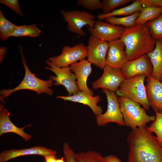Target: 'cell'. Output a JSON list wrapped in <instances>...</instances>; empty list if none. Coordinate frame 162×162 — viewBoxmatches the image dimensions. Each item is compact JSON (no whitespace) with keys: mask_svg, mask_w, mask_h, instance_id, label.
<instances>
[{"mask_svg":"<svg viewBox=\"0 0 162 162\" xmlns=\"http://www.w3.org/2000/svg\"><path fill=\"white\" fill-rule=\"evenodd\" d=\"M92 64L87 60H82L70 65L71 71L75 75L76 84L79 90L87 94L94 96V93L88 87L87 81L92 71Z\"/></svg>","mask_w":162,"mask_h":162,"instance_id":"15","label":"cell"},{"mask_svg":"<svg viewBox=\"0 0 162 162\" xmlns=\"http://www.w3.org/2000/svg\"><path fill=\"white\" fill-rule=\"evenodd\" d=\"M17 26L5 18L2 11L0 10V38L4 40L11 37Z\"/></svg>","mask_w":162,"mask_h":162,"instance_id":"25","label":"cell"},{"mask_svg":"<svg viewBox=\"0 0 162 162\" xmlns=\"http://www.w3.org/2000/svg\"><path fill=\"white\" fill-rule=\"evenodd\" d=\"M103 70L101 76L93 82V88L105 89L116 92L125 79L121 69L106 65Z\"/></svg>","mask_w":162,"mask_h":162,"instance_id":"11","label":"cell"},{"mask_svg":"<svg viewBox=\"0 0 162 162\" xmlns=\"http://www.w3.org/2000/svg\"><path fill=\"white\" fill-rule=\"evenodd\" d=\"M143 7L140 0L133 1L132 3L127 6L120 8L115 9L107 14L102 13L99 14L97 17L100 20H105L106 18L116 16H127L137 11H140Z\"/></svg>","mask_w":162,"mask_h":162,"instance_id":"21","label":"cell"},{"mask_svg":"<svg viewBox=\"0 0 162 162\" xmlns=\"http://www.w3.org/2000/svg\"><path fill=\"white\" fill-rule=\"evenodd\" d=\"M162 14V8L160 7L155 6L143 7L141 9L140 14L136 20V24H146L148 22L156 19Z\"/></svg>","mask_w":162,"mask_h":162,"instance_id":"22","label":"cell"},{"mask_svg":"<svg viewBox=\"0 0 162 162\" xmlns=\"http://www.w3.org/2000/svg\"><path fill=\"white\" fill-rule=\"evenodd\" d=\"M41 31L35 24L28 25L17 26L12 34L11 37L28 36L31 37H39Z\"/></svg>","mask_w":162,"mask_h":162,"instance_id":"24","label":"cell"},{"mask_svg":"<svg viewBox=\"0 0 162 162\" xmlns=\"http://www.w3.org/2000/svg\"><path fill=\"white\" fill-rule=\"evenodd\" d=\"M102 90L106 96L107 109L104 113L96 116L97 125L104 126L109 123L113 122L120 126L125 125L116 93L105 89Z\"/></svg>","mask_w":162,"mask_h":162,"instance_id":"7","label":"cell"},{"mask_svg":"<svg viewBox=\"0 0 162 162\" xmlns=\"http://www.w3.org/2000/svg\"><path fill=\"white\" fill-rule=\"evenodd\" d=\"M140 13V11H139L123 17L112 16L104 20L106 22L115 25L123 26L125 28H131L136 25V20Z\"/></svg>","mask_w":162,"mask_h":162,"instance_id":"23","label":"cell"},{"mask_svg":"<svg viewBox=\"0 0 162 162\" xmlns=\"http://www.w3.org/2000/svg\"><path fill=\"white\" fill-rule=\"evenodd\" d=\"M120 39L125 45L128 61L136 59L151 52L155 46L156 40L146 24L125 28Z\"/></svg>","mask_w":162,"mask_h":162,"instance_id":"2","label":"cell"},{"mask_svg":"<svg viewBox=\"0 0 162 162\" xmlns=\"http://www.w3.org/2000/svg\"><path fill=\"white\" fill-rule=\"evenodd\" d=\"M108 46L109 42L91 35L86 46L87 60L103 69L106 65V58Z\"/></svg>","mask_w":162,"mask_h":162,"instance_id":"10","label":"cell"},{"mask_svg":"<svg viewBox=\"0 0 162 162\" xmlns=\"http://www.w3.org/2000/svg\"><path fill=\"white\" fill-rule=\"evenodd\" d=\"M56 162H65L64 157H62L60 159H56Z\"/></svg>","mask_w":162,"mask_h":162,"instance_id":"37","label":"cell"},{"mask_svg":"<svg viewBox=\"0 0 162 162\" xmlns=\"http://www.w3.org/2000/svg\"><path fill=\"white\" fill-rule=\"evenodd\" d=\"M143 7L155 6L162 8V0H140Z\"/></svg>","mask_w":162,"mask_h":162,"instance_id":"33","label":"cell"},{"mask_svg":"<svg viewBox=\"0 0 162 162\" xmlns=\"http://www.w3.org/2000/svg\"><path fill=\"white\" fill-rule=\"evenodd\" d=\"M125 79L143 74L147 77L152 73L153 68L150 58L146 54L136 59L128 61L121 69Z\"/></svg>","mask_w":162,"mask_h":162,"instance_id":"13","label":"cell"},{"mask_svg":"<svg viewBox=\"0 0 162 162\" xmlns=\"http://www.w3.org/2000/svg\"><path fill=\"white\" fill-rule=\"evenodd\" d=\"M87 56L86 46L83 43H80L72 47H63L60 54L50 57L47 60L56 66L63 68L84 59Z\"/></svg>","mask_w":162,"mask_h":162,"instance_id":"9","label":"cell"},{"mask_svg":"<svg viewBox=\"0 0 162 162\" xmlns=\"http://www.w3.org/2000/svg\"><path fill=\"white\" fill-rule=\"evenodd\" d=\"M156 114L155 120L148 127L149 130L156 135V139L162 147V113L154 110Z\"/></svg>","mask_w":162,"mask_h":162,"instance_id":"27","label":"cell"},{"mask_svg":"<svg viewBox=\"0 0 162 162\" xmlns=\"http://www.w3.org/2000/svg\"><path fill=\"white\" fill-rule=\"evenodd\" d=\"M146 55L150 58L153 66L151 76L162 82V40H156L154 50Z\"/></svg>","mask_w":162,"mask_h":162,"instance_id":"20","label":"cell"},{"mask_svg":"<svg viewBox=\"0 0 162 162\" xmlns=\"http://www.w3.org/2000/svg\"><path fill=\"white\" fill-rule=\"evenodd\" d=\"M7 49L5 47L1 46L0 48V61L2 62L3 60L6 53L7 52Z\"/></svg>","mask_w":162,"mask_h":162,"instance_id":"35","label":"cell"},{"mask_svg":"<svg viewBox=\"0 0 162 162\" xmlns=\"http://www.w3.org/2000/svg\"><path fill=\"white\" fill-rule=\"evenodd\" d=\"M146 95L150 106L162 113V82L151 76L145 80Z\"/></svg>","mask_w":162,"mask_h":162,"instance_id":"17","label":"cell"},{"mask_svg":"<svg viewBox=\"0 0 162 162\" xmlns=\"http://www.w3.org/2000/svg\"><path fill=\"white\" fill-rule=\"evenodd\" d=\"M22 62L25 70L24 77L22 80L16 87L9 89H3L0 91V99L3 100V98L9 97L12 93L16 91L23 89H28L36 92L38 95L42 93H45L51 95L53 90L50 88L53 84V81L51 80H44L35 76L29 70L26 64L24 56L23 53L22 47H20Z\"/></svg>","mask_w":162,"mask_h":162,"instance_id":"3","label":"cell"},{"mask_svg":"<svg viewBox=\"0 0 162 162\" xmlns=\"http://www.w3.org/2000/svg\"><path fill=\"white\" fill-rule=\"evenodd\" d=\"M152 37L155 40H162V14L157 18L147 22Z\"/></svg>","mask_w":162,"mask_h":162,"instance_id":"28","label":"cell"},{"mask_svg":"<svg viewBox=\"0 0 162 162\" xmlns=\"http://www.w3.org/2000/svg\"><path fill=\"white\" fill-rule=\"evenodd\" d=\"M146 76L143 74L125 79L116 92V95L133 100L141 105L146 110L151 107L148 101L144 81Z\"/></svg>","mask_w":162,"mask_h":162,"instance_id":"5","label":"cell"},{"mask_svg":"<svg viewBox=\"0 0 162 162\" xmlns=\"http://www.w3.org/2000/svg\"><path fill=\"white\" fill-rule=\"evenodd\" d=\"M63 153L65 162H75L76 153L71 148L69 144L65 142L63 144Z\"/></svg>","mask_w":162,"mask_h":162,"instance_id":"31","label":"cell"},{"mask_svg":"<svg viewBox=\"0 0 162 162\" xmlns=\"http://www.w3.org/2000/svg\"><path fill=\"white\" fill-rule=\"evenodd\" d=\"M57 152L46 147L37 146L28 148L6 150L0 153V162H6L18 157L29 155L45 156L56 155Z\"/></svg>","mask_w":162,"mask_h":162,"instance_id":"16","label":"cell"},{"mask_svg":"<svg viewBox=\"0 0 162 162\" xmlns=\"http://www.w3.org/2000/svg\"><path fill=\"white\" fill-rule=\"evenodd\" d=\"M75 162H105L104 158L98 152L92 150L76 153Z\"/></svg>","mask_w":162,"mask_h":162,"instance_id":"26","label":"cell"},{"mask_svg":"<svg viewBox=\"0 0 162 162\" xmlns=\"http://www.w3.org/2000/svg\"><path fill=\"white\" fill-rule=\"evenodd\" d=\"M88 26L91 35L108 42L121 38L125 28L99 20L93 27Z\"/></svg>","mask_w":162,"mask_h":162,"instance_id":"12","label":"cell"},{"mask_svg":"<svg viewBox=\"0 0 162 162\" xmlns=\"http://www.w3.org/2000/svg\"><path fill=\"white\" fill-rule=\"evenodd\" d=\"M60 12L64 21L67 23L68 30L81 37L86 34L82 29L83 27L87 26L93 27L96 22L95 16L85 10H62Z\"/></svg>","mask_w":162,"mask_h":162,"instance_id":"6","label":"cell"},{"mask_svg":"<svg viewBox=\"0 0 162 162\" xmlns=\"http://www.w3.org/2000/svg\"><path fill=\"white\" fill-rule=\"evenodd\" d=\"M56 98L86 105L90 108L96 116L102 114L103 112L101 106L98 105L100 100L99 95L95 96L90 95L80 91L76 94L71 96L59 95L57 96Z\"/></svg>","mask_w":162,"mask_h":162,"instance_id":"18","label":"cell"},{"mask_svg":"<svg viewBox=\"0 0 162 162\" xmlns=\"http://www.w3.org/2000/svg\"><path fill=\"white\" fill-rule=\"evenodd\" d=\"M106 61V65L120 69L128 61L125 45L120 39L109 42Z\"/></svg>","mask_w":162,"mask_h":162,"instance_id":"14","label":"cell"},{"mask_svg":"<svg viewBox=\"0 0 162 162\" xmlns=\"http://www.w3.org/2000/svg\"><path fill=\"white\" fill-rule=\"evenodd\" d=\"M127 140L128 162H162V147L147 127L132 129Z\"/></svg>","mask_w":162,"mask_h":162,"instance_id":"1","label":"cell"},{"mask_svg":"<svg viewBox=\"0 0 162 162\" xmlns=\"http://www.w3.org/2000/svg\"><path fill=\"white\" fill-rule=\"evenodd\" d=\"M46 162H56V155H51L44 157Z\"/></svg>","mask_w":162,"mask_h":162,"instance_id":"36","label":"cell"},{"mask_svg":"<svg viewBox=\"0 0 162 162\" xmlns=\"http://www.w3.org/2000/svg\"><path fill=\"white\" fill-rule=\"evenodd\" d=\"M118 99L125 125L132 129L146 126L155 120V116L148 115L139 103L123 97L119 96Z\"/></svg>","mask_w":162,"mask_h":162,"instance_id":"4","label":"cell"},{"mask_svg":"<svg viewBox=\"0 0 162 162\" xmlns=\"http://www.w3.org/2000/svg\"><path fill=\"white\" fill-rule=\"evenodd\" d=\"M0 3L7 6L20 16L23 17L20 6L18 0H0Z\"/></svg>","mask_w":162,"mask_h":162,"instance_id":"32","label":"cell"},{"mask_svg":"<svg viewBox=\"0 0 162 162\" xmlns=\"http://www.w3.org/2000/svg\"><path fill=\"white\" fill-rule=\"evenodd\" d=\"M104 158L105 162H122L118 158L113 155H109Z\"/></svg>","mask_w":162,"mask_h":162,"instance_id":"34","label":"cell"},{"mask_svg":"<svg viewBox=\"0 0 162 162\" xmlns=\"http://www.w3.org/2000/svg\"><path fill=\"white\" fill-rule=\"evenodd\" d=\"M132 1V0H103L102 1V14L110 13L116 8Z\"/></svg>","mask_w":162,"mask_h":162,"instance_id":"29","label":"cell"},{"mask_svg":"<svg viewBox=\"0 0 162 162\" xmlns=\"http://www.w3.org/2000/svg\"><path fill=\"white\" fill-rule=\"evenodd\" d=\"M46 62L49 67L45 66V68L51 71L56 75L49 77L50 80L55 82L54 83L55 86H64L68 92V96L74 95L80 91L76 84L75 76L72 72L70 66L59 67L52 64L47 60H46Z\"/></svg>","mask_w":162,"mask_h":162,"instance_id":"8","label":"cell"},{"mask_svg":"<svg viewBox=\"0 0 162 162\" xmlns=\"http://www.w3.org/2000/svg\"><path fill=\"white\" fill-rule=\"evenodd\" d=\"M9 111L6 108L1 106L0 112V136L8 133L15 134L23 138L25 141L31 139V135L26 133L24 129L28 125L22 128L16 126L9 118Z\"/></svg>","mask_w":162,"mask_h":162,"instance_id":"19","label":"cell"},{"mask_svg":"<svg viewBox=\"0 0 162 162\" xmlns=\"http://www.w3.org/2000/svg\"><path fill=\"white\" fill-rule=\"evenodd\" d=\"M76 4L90 10L102 8V2L100 0H78Z\"/></svg>","mask_w":162,"mask_h":162,"instance_id":"30","label":"cell"}]
</instances>
